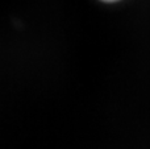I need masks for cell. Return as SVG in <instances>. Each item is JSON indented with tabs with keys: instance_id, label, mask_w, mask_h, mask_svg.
I'll return each instance as SVG.
<instances>
[{
	"instance_id": "obj_1",
	"label": "cell",
	"mask_w": 150,
	"mask_h": 149,
	"mask_svg": "<svg viewBox=\"0 0 150 149\" xmlns=\"http://www.w3.org/2000/svg\"><path fill=\"white\" fill-rule=\"evenodd\" d=\"M109 1H111V0H109Z\"/></svg>"
}]
</instances>
